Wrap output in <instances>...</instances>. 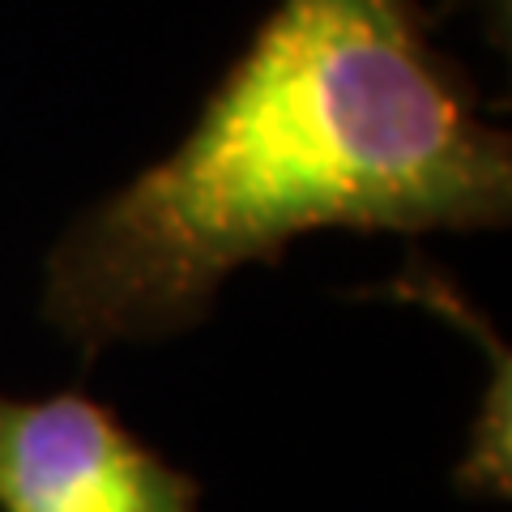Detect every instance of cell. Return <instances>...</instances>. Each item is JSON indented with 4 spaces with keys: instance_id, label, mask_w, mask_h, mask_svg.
<instances>
[{
    "instance_id": "obj_1",
    "label": "cell",
    "mask_w": 512,
    "mask_h": 512,
    "mask_svg": "<svg viewBox=\"0 0 512 512\" xmlns=\"http://www.w3.org/2000/svg\"><path fill=\"white\" fill-rule=\"evenodd\" d=\"M512 146L427 47L414 0H278L163 163L73 222L43 312L86 363L201 325L235 269L312 231H483Z\"/></svg>"
},
{
    "instance_id": "obj_3",
    "label": "cell",
    "mask_w": 512,
    "mask_h": 512,
    "mask_svg": "<svg viewBox=\"0 0 512 512\" xmlns=\"http://www.w3.org/2000/svg\"><path fill=\"white\" fill-rule=\"evenodd\" d=\"M500 5H508V0H500Z\"/></svg>"
},
{
    "instance_id": "obj_2",
    "label": "cell",
    "mask_w": 512,
    "mask_h": 512,
    "mask_svg": "<svg viewBox=\"0 0 512 512\" xmlns=\"http://www.w3.org/2000/svg\"><path fill=\"white\" fill-rule=\"evenodd\" d=\"M0 512H201V487L86 393H0Z\"/></svg>"
}]
</instances>
